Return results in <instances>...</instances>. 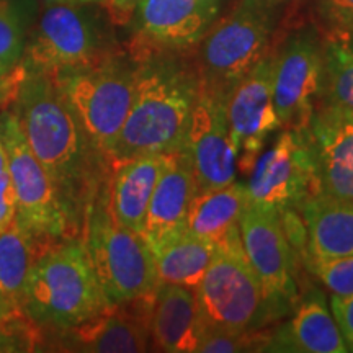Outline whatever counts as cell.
Listing matches in <instances>:
<instances>
[{"label": "cell", "instance_id": "29", "mask_svg": "<svg viewBox=\"0 0 353 353\" xmlns=\"http://www.w3.org/2000/svg\"><path fill=\"white\" fill-rule=\"evenodd\" d=\"M304 265L335 296L353 294V255L334 259L303 257Z\"/></svg>", "mask_w": 353, "mask_h": 353}, {"label": "cell", "instance_id": "31", "mask_svg": "<svg viewBox=\"0 0 353 353\" xmlns=\"http://www.w3.org/2000/svg\"><path fill=\"white\" fill-rule=\"evenodd\" d=\"M329 306L348 352H353V294L350 296H335L332 294Z\"/></svg>", "mask_w": 353, "mask_h": 353}, {"label": "cell", "instance_id": "9", "mask_svg": "<svg viewBox=\"0 0 353 353\" xmlns=\"http://www.w3.org/2000/svg\"><path fill=\"white\" fill-rule=\"evenodd\" d=\"M206 329L259 330L276 321L244 250H219L195 288Z\"/></svg>", "mask_w": 353, "mask_h": 353}, {"label": "cell", "instance_id": "34", "mask_svg": "<svg viewBox=\"0 0 353 353\" xmlns=\"http://www.w3.org/2000/svg\"><path fill=\"white\" fill-rule=\"evenodd\" d=\"M138 0H101V6L107 10L110 21L117 25H126L131 21Z\"/></svg>", "mask_w": 353, "mask_h": 353}, {"label": "cell", "instance_id": "4", "mask_svg": "<svg viewBox=\"0 0 353 353\" xmlns=\"http://www.w3.org/2000/svg\"><path fill=\"white\" fill-rule=\"evenodd\" d=\"M278 0H239L192 50L201 88L221 97L270 54L278 39Z\"/></svg>", "mask_w": 353, "mask_h": 353}, {"label": "cell", "instance_id": "26", "mask_svg": "<svg viewBox=\"0 0 353 353\" xmlns=\"http://www.w3.org/2000/svg\"><path fill=\"white\" fill-rule=\"evenodd\" d=\"M34 257V241L13 223L0 234V293L20 306L26 278Z\"/></svg>", "mask_w": 353, "mask_h": 353}, {"label": "cell", "instance_id": "8", "mask_svg": "<svg viewBox=\"0 0 353 353\" xmlns=\"http://www.w3.org/2000/svg\"><path fill=\"white\" fill-rule=\"evenodd\" d=\"M87 6L51 3L34 26L26 65L51 76L90 68L112 56L114 46L103 21Z\"/></svg>", "mask_w": 353, "mask_h": 353}, {"label": "cell", "instance_id": "33", "mask_svg": "<svg viewBox=\"0 0 353 353\" xmlns=\"http://www.w3.org/2000/svg\"><path fill=\"white\" fill-rule=\"evenodd\" d=\"M34 347L33 335H25L13 329L12 325L0 327V353L12 352H32Z\"/></svg>", "mask_w": 353, "mask_h": 353}, {"label": "cell", "instance_id": "10", "mask_svg": "<svg viewBox=\"0 0 353 353\" xmlns=\"http://www.w3.org/2000/svg\"><path fill=\"white\" fill-rule=\"evenodd\" d=\"M322 34L312 25L290 32L273 50V103L281 128L304 130L321 95Z\"/></svg>", "mask_w": 353, "mask_h": 353}, {"label": "cell", "instance_id": "5", "mask_svg": "<svg viewBox=\"0 0 353 353\" xmlns=\"http://www.w3.org/2000/svg\"><path fill=\"white\" fill-rule=\"evenodd\" d=\"M83 245L97 280L112 304L145 296L157 288L156 259L143 234L117 223L110 210L108 182L83 216Z\"/></svg>", "mask_w": 353, "mask_h": 353}, {"label": "cell", "instance_id": "19", "mask_svg": "<svg viewBox=\"0 0 353 353\" xmlns=\"http://www.w3.org/2000/svg\"><path fill=\"white\" fill-rule=\"evenodd\" d=\"M205 330L195 290L157 283L149 322L152 350L195 353Z\"/></svg>", "mask_w": 353, "mask_h": 353}, {"label": "cell", "instance_id": "24", "mask_svg": "<svg viewBox=\"0 0 353 353\" xmlns=\"http://www.w3.org/2000/svg\"><path fill=\"white\" fill-rule=\"evenodd\" d=\"M218 254V247L187 231L154 252L157 283L180 285L195 290Z\"/></svg>", "mask_w": 353, "mask_h": 353}, {"label": "cell", "instance_id": "20", "mask_svg": "<svg viewBox=\"0 0 353 353\" xmlns=\"http://www.w3.org/2000/svg\"><path fill=\"white\" fill-rule=\"evenodd\" d=\"M265 352L345 353L348 348L321 291L312 290L299 299L294 314L272 332Z\"/></svg>", "mask_w": 353, "mask_h": 353}, {"label": "cell", "instance_id": "15", "mask_svg": "<svg viewBox=\"0 0 353 353\" xmlns=\"http://www.w3.org/2000/svg\"><path fill=\"white\" fill-rule=\"evenodd\" d=\"M304 134L314 162L316 193L353 200V108L317 101Z\"/></svg>", "mask_w": 353, "mask_h": 353}, {"label": "cell", "instance_id": "23", "mask_svg": "<svg viewBox=\"0 0 353 353\" xmlns=\"http://www.w3.org/2000/svg\"><path fill=\"white\" fill-rule=\"evenodd\" d=\"M306 226V255L334 259L353 255V200L314 193L299 205Z\"/></svg>", "mask_w": 353, "mask_h": 353}, {"label": "cell", "instance_id": "18", "mask_svg": "<svg viewBox=\"0 0 353 353\" xmlns=\"http://www.w3.org/2000/svg\"><path fill=\"white\" fill-rule=\"evenodd\" d=\"M198 187L187 152L167 154L165 165L149 201L143 237L152 254L185 231L190 203Z\"/></svg>", "mask_w": 353, "mask_h": 353}, {"label": "cell", "instance_id": "16", "mask_svg": "<svg viewBox=\"0 0 353 353\" xmlns=\"http://www.w3.org/2000/svg\"><path fill=\"white\" fill-rule=\"evenodd\" d=\"M226 101V97L200 87L183 145L198 192L236 182L237 164L229 138Z\"/></svg>", "mask_w": 353, "mask_h": 353}, {"label": "cell", "instance_id": "17", "mask_svg": "<svg viewBox=\"0 0 353 353\" xmlns=\"http://www.w3.org/2000/svg\"><path fill=\"white\" fill-rule=\"evenodd\" d=\"M156 291V290H154ZM154 291L131 301L112 304L64 332L68 350L88 353H141L151 350L149 322Z\"/></svg>", "mask_w": 353, "mask_h": 353}, {"label": "cell", "instance_id": "28", "mask_svg": "<svg viewBox=\"0 0 353 353\" xmlns=\"http://www.w3.org/2000/svg\"><path fill=\"white\" fill-rule=\"evenodd\" d=\"M272 332L259 330H223L206 329L196 353H236L265 352Z\"/></svg>", "mask_w": 353, "mask_h": 353}, {"label": "cell", "instance_id": "21", "mask_svg": "<svg viewBox=\"0 0 353 353\" xmlns=\"http://www.w3.org/2000/svg\"><path fill=\"white\" fill-rule=\"evenodd\" d=\"M249 195L245 183L196 192L190 203L185 231L211 242L219 250H244L241 241V216Z\"/></svg>", "mask_w": 353, "mask_h": 353}, {"label": "cell", "instance_id": "7", "mask_svg": "<svg viewBox=\"0 0 353 353\" xmlns=\"http://www.w3.org/2000/svg\"><path fill=\"white\" fill-rule=\"evenodd\" d=\"M0 141L6 148L17 195V226L34 242L72 236L79 221L30 149L15 112L2 117Z\"/></svg>", "mask_w": 353, "mask_h": 353}, {"label": "cell", "instance_id": "32", "mask_svg": "<svg viewBox=\"0 0 353 353\" xmlns=\"http://www.w3.org/2000/svg\"><path fill=\"white\" fill-rule=\"evenodd\" d=\"M17 218V195L10 172L0 175V234L7 231Z\"/></svg>", "mask_w": 353, "mask_h": 353}, {"label": "cell", "instance_id": "27", "mask_svg": "<svg viewBox=\"0 0 353 353\" xmlns=\"http://www.w3.org/2000/svg\"><path fill=\"white\" fill-rule=\"evenodd\" d=\"M23 41V12L12 0H0V81H6L19 65Z\"/></svg>", "mask_w": 353, "mask_h": 353}, {"label": "cell", "instance_id": "36", "mask_svg": "<svg viewBox=\"0 0 353 353\" xmlns=\"http://www.w3.org/2000/svg\"><path fill=\"white\" fill-rule=\"evenodd\" d=\"M46 6L51 3H69V6H87V3H101V0H43Z\"/></svg>", "mask_w": 353, "mask_h": 353}, {"label": "cell", "instance_id": "35", "mask_svg": "<svg viewBox=\"0 0 353 353\" xmlns=\"http://www.w3.org/2000/svg\"><path fill=\"white\" fill-rule=\"evenodd\" d=\"M26 317L15 299L6 296L0 293V327L3 325H12Z\"/></svg>", "mask_w": 353, "mask_h": 353}, {"label": "cell", "instance_id": "30", "mask_svg": "<svg viewBox=\"0 0 353 353\" xmlns=\"http://www.w3.org/2000/svg\"><path fill=\"white\" fill-rule=\"evenodd\" d=\"M316 10L325 30L353 28V0H317Z\"/></svg>", "mask_w": 353, "mask_h": 353}, {"label": "cell", "instance_id": "25", "mask_svg": "<svg viewBox=\"0 0 353 353\" xmlns=\"http://www.w3.org/2000/svg\"><path fill=\"white\" fill-rule=\"evenodd\" d=\"M317 101L353 108V28L322 34V85Z\"/></svg>", "mask_w": 353, "mask_h": 353}, {"label": "cell", "instance_id": "37", "mask_svg": "<svg viewBox=\"0 0 353 353\" xmlns=\"http://www.w3.org/2000/svg\"><path fill=\"white\" fill-rule=\"evenodd\" d=\"M8 172V161H7V152L6 148H3L2 141H0V175Z\"/></svg>", "mask_w": 353, "mask_h": 353}, {"label": "cell", "instance_id": "11", "mask_svg": "<svg viewBox=\"0 0 353 353\" xmlns=\"http://www.w3.org/2000/svg\"><path fill=\"white\" fill-rule=\"evenodd\" d=\"M239 229L245 259L278 321L299 303L294 249L286 239L280 214L276 210L247 203Z\"/></svg>", "mask_w": 353, "mask_h": 353}, {"label": "cell", "instance_id": "3", "mask_svg": "<svg viewBox=\"0 0 353 353\" xmlns=\"http://www.w3.org/2000/svg\"><path fill=\"white\" fill-rule=\"evenodd\" d=\"M112 306L97 280L82 241L34 249L20 307L30 321L65 330Z\"/></svg>", "mask_w": 353, "mask_h": 353}, {"label": "cell", "instance_id": "14", "mask_svg": "<svg viewBox=\"0 0 353 353\" xmlns=\"http://www.w3.org/2000/svg\"><path fill=\"white\" fill-rule=\"evenodd\" d=\"M218 0H138L130 52L190 51L219 17Z\"/></svg>", "mask_w": 353, "mask_h": 353}, {"label": "cell", "instance_id": "13", "mask_svg": "<svg viewBox=\"0 0 353 353\" xmlns=\"http://www.w3.org/2000/svg\"><path fill=\"white\" fill-rule=\"evenodd\" d=\"M273 50L232 88L226 101L229 138L242 175L252 172L267 139L281 128L273 103Z\"/></svg>", "mask_w": 353, "mask_h": 353}, {"label": "cell", "instance_id": "22", "mask_svg": "<svg viewBox=\"0 0 353 353\" xmlns=\"http://www.w3.org/2000/svg\"><path fill=\"white\" fill-rule=\"evenodd\" d=\"M167 154H145L112 165L108 201L118 224L143 234L149 201L165 165Z\"/></svg>", "mask_w": 353, "mask_h": 353}, {"label": "cell", "instance_id": "1", "mask_svg": "<svg viewBox=\"0 0 353 353\" xmlns=\"http://www.w3.org/2000/svg\"><path fill=\"white\" fill-rule=\"evenodd\" d=\"M7 79L15 85L13 112L30 149L79 221L107 183L108 159L88 138L51 74L21 64Z\"/></svg>", "mask_w": 353, "mask_h": 353}, {"label": "cell", "instance_id": "6", "mask_svg": "<svg viewBox=\"0 0 353 353\" xmlns=\"http://www.w3.org/2000/svg\"><path fill=\"white\" fill-rule=\"evenodd\" d=\"M52 77L88 138L110 159L134 95V57L114 51L99 64Z\"/></svg>", "mask_w": 353, "mask_h": 353}, {"label": "cell", "instance_id": "12", "mask_svg": "<svg viewBox=\"0 0 353 353\" xmlns=\"http://www.w3.org/2000/svg\"><path fill=\"white\" fill-rule=\"evenodd\" d=\"M245 183L249 203L263 208H294L316 193L314 162L304 130H283L260 154Z\"/></svg>", "mask_w": 353, "mask_h": 353}, {"label": "cell", "instance_id": "2", "mask_svg": "<svg viewBox=\"0 0 353 353\" xmlns=\"http://www.w3.org/2000/svg\"><path fill=\"white\" fill-rule=\"evenodd\" d=\"M131 56L136 59L134 95L110 154V167L145 154L182 151L201 87L192 50Z\"/></svg>", "mask_w": 353, "mask_h": 353}]
</instances>
